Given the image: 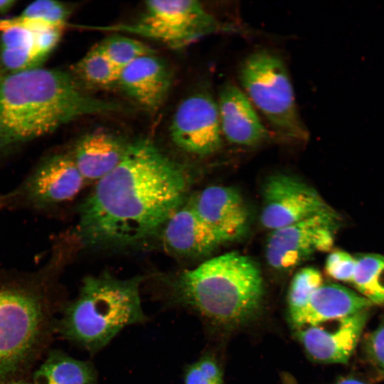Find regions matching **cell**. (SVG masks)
<instances>
[{
	"label": "cell",
	"mask_w": 384,
	"mask_h": 384,
	"mask_svg": "<svg viewBox=\"0 0 384 384\" xmlns=\"http://www.w3.org/2000/svg\"><path fill=\"white\" fill-rule=\"evenodd\" d=\"M188 183L185 169L149 139L128 144L119 164L81 203L80 240L97 247L149 238L181 207Z\"/></svg>",
	"instance_id": "obj_1"
},
{
	"label": "cell",
	"mask_w": 384,
	"mask_h": 384,
	"mask_svg": "<svg viewBox=\"0 0 384 384\" xmlns=\"http://www.w3.org/2000/svg\"><path fill=\"white\" fill-rule=\"evenodd\" d=\"M122 110L87 94L62 70L38 67L0 75V154L79 117Z\"/></svg>",
	"instance_id": "obj_2"
},
{
	"label": "cell",
	"mask_w": 384,
	"mask_h": 384,
	"mask_svg": "<svg viewBox=\"0 0 384 384\" xmlns=\"http://www.w3.org/2000/svg\"><path fill=\"white\" fill-rule=\"evenodd\" d=\"M171 289L173 303L225 325L238 324L253 316L264 292L256 263L237 252L218 255L184 271Z\"/></svg>",
	"instance_id": "obj_3"
},
{
	"label": "cell",
	"mask_w": 384,
	"mask_h": 384,
	"mask_svg": "<svg viewBox=\"0 0 384 384\" xmlns=\"http://www.w3.org/2000/svg\"><path fill=\"white\" fill-rule=\"evenodd\" d=\"M142 279L109 274L84 279L79 295L63 309L55 334L95 353L124 328L146 320L140 299Z\"/></svg>",
	"instance_id": "obj_4"
},
{
	"label": "cell",
	"mask_w": 384,
	"mask_h": 384,
	"mask_svg": "<svg viewBox=\"0 0 384 384\" xmlns=\"http://www.w3.org/2000/svg\"><path fill=\"white\" fill-rule=\"evenodd\" d=\"M56 307L41 285L0 284V383L25 380L55 334Z\"/></svg>",
	"instance_id": "obj_5"
},
{
	"label": "cell",
	"mask_w": 384,
	"mask_h": 384,
	"mask_svg": "<svg viewBox=\"0 0 384 384\" xmlns=\"http://www.w3.org/2000/svg\"><path fill=\"white\" fill-rule=\"evenodd\" d=\"M239 80L252 105L277 135L297 141L308 138L287 68L277 53L268 49L251 53L240 65Z\"/></svg>",
	"instance_id": "obj_6"
},
{
	"label": "cell",
	"mask_w": 384,
	"mask_h": 384,
	"mask_svg": "<svg viewBox=\"0 0 384 384\" xmlns=\"http://www.w3.org/2000/svg\"><path fill=\"white\" fill-rule=\"evenodd\" d=\"M101 29L134 33L179 49L233 28L219 21L198 1L151 0L145 2L144 12L135 22Z\"/></svg>",
	"instance_id": "obj_7"
},
{
	"label": "cell",
	"mask_w": 384,
	"mask_h": 384,
	"mask_svg": "<svg viewBox=\"0 0 384 384\" xmlns=\"http://www.w3.org/2000/svg\"><path fill=\"white\" fill-rule=\"evenodd\" d=\"M340 222L339 215L331 208L272 230L265 245L267 264L274 270L287 271L316 252L330 250Z\"/></svg>",
	"instance_id": "obj_8"
},
{
	"label": "cell",
	"mask_w": 384,
	"mask_h": 384,
	"mask_svg": "<svg viewBox=\"0 0 384 384\" xmlns=\"http://www.w3.org/2000/svg\"><path fill=\"white\" fill-rule=\"evenodd\" d=\"M262 198L260 223L271 231L331 209L315 188L287 174L268 178Z\"/></svg>",
	"instance_id": "obj_9"
},
{
	"label": "cell",
	"mask_w": 384,
	"mask_h": 384,
	"mask_svg": "<svg viewBox=\"0 0 384 384\" xmlns=\"http://www.w3.org/2000/svg\"><path fill=\"white\" fill-rule=\"evenodd\" d=\"M170 137L182 150L207 156L222 146L217 100L206 92H195L178 106L171 122Z\"/></svg>",
	"instance_id": "obj_10"
},
{
	"label": "cell",
	"mask_w": 384,
	"mask_h": 384,
	"mask_svg": "<svg viewBox=\"0 0 384 384\" xmlns=\"http://www.w3.org/2000/svg\"><path fill=\"white\" fill-rule=\"evenodd\" d=\"M84 182L72 155L56 154L41 161L13 195H19L36 208H46L73 198Z\"/></svg>",
	"instance_id": "obj_11"
},
{
	"label": "cell",
	"mask_w": 384,
	"mask_h": 384,
	"mask_svg": "<svg viewBox=\"0 0 384 384\" xmlns=\"http://www.w3.org/2000/svg\"><path fill=\"white\" fill-rule=\"evenodd\" d=\"M368 309L297 329L296 336L313 360L326 363H346L368 319Z\"/></svg>",
	"instance_id": "obj_12"
},
{
	"label": "cell",
	"mask_w": 384,
	"mask_h": 384,
	"mask_svg": "<svg viewBox=\"0 0 384 384\" xmlns=\"http://www.w3.org/2000/svg\"><path fill=\"white\" fill-rule=\"evenodd\" d=\"M216 100L222 135L228 142L253 146L270 139V130L241 87L225 83Z\"/></svg>",
	"instance_id": "obj_13"
},
{
	"label": "cell",
	"mask_w": 384,
	"mask_h": 384,
	"mask_svg": "<svg viewBox=\"0 0 384 384\" xmlns=\"http://www.w3.org/2000/svg\"><path fill=\"white\" fill-rule=\"evenodd\" d=\"M200 216L223 240L241 238L247 231L249 213L240 193L234 188L212 186L190 202Z\"/></svg>",
	"instance_id": "obj_14"
},
{
	"label": "cell",
	"mask_w": 384,
	"mask_h": 384,
	"mask_svg": "<svg viewBox=\"0 0 384 384\" xmlns=\"http://www.w3.org/2000/svg\"><path fill=\"white\" fill-rule=\"evenodd\" d=\"M373 304L361 294L337 284H322L306 304L289 316L296 329L318 325L366 310Z\"/></svg>",
	"instance_id": "obj_15"
},
{
	"label": "cell",
	"mask_w": 384,
	"mask_h": 384,
	"mask_svg": "<svg viewBox=\"0 0 384 384\" xmlns=\"http://www.w3.org/2000/svg\"><path fill=\"white\" fill-rule=\"evenodd\" d=\"M171 82L169 68L154 54L140 57L122 68L118 80L127 95L149 110L160 107L169 92Z\"/></svg>",
	"instance_id": "obj_16"
},
{
	"label": "cell",
	"mask_w": 384,
	"mask_h": 384,
	"mask_svg": "<svg viewBox=\"0 0 384 384\" xmlns=\"http://www.w3.org/2000/svg\"><path fill=\"white\" fill-rule=\"evenodd\" d=\"M163 240L167 249L182 256L210 253L225 242L205 223L191 203L180 207L164 224Z\"/></svg>",
	"instance_id": "obj_17"
},
{
	"label": "cell",
	"mask_w": 384,
	"mask_h": 384,
	"mask_svg": "<svg viewBox=\"0 0 384 384\" xmlns=\"http://www.w3.org/2000/svg\"><path fill=\"white\" fill-rule=\"evenodd\" d=\"M127 145L112 133L95 131L78 140L72 156L85 181H99L119 164Z\"/></svg>",
	"instance_id": "obj_18"
},
{
	"label": "cell",
	"mask_w": 384,
	"mask_h": 384,
	"mask_svg": "<svg viewBox=\"0 0 384 384\" xmlns=\"http://www.w3.org/2000/svg\"><path fill=\"white\" fill-rule=\"evenodd\" d=\"M97 371L88 361L75 359L62 351H48L33 373V384H96Z\"/></svg>",
	"instance_id": "obj_19"
},
{
	"label": "cell",
	"mask_w": 384,
	"mask_h": 384,
	"mask_svg": "<svg viewBox=\"0 0 384 384\" xmlns=\"http://www.w3.org/2000/svg\"><path fill=\"white\" fill-rule=\"evenodd\" d=\"M355 259L351 283L371 303H384V255L363 254Z\"/></svg>",
	"instance_id": "obj_20"
},
{
	"label": "cell",
	"mask_w": 384,
	"mask_h": 384,
	"mask_svg": "<svg viewBox=\"0 0 384 384\" xmlns=\"http://www.w3.org/2000/svg\"><path fill=\"white\" fill-rule=\"evenodd\" d=\"M120 70L95 46L73 68L77 80L96 87H108L118 82Z\"/></svg>",
	"instance_id": "obj_21"
},
{
	"label": "cell",
	"mask_w": 384,
	"mask_h": 384,
	"mask_svg": "<svg viewBox=\"0 0 384 384\" xmlns=\"http://www.w3.org/2000/svg\"><path fill=\"white\" fill-rule=\"evenodd\" d=\"M97 46L120 71L139 58L154 53L143 42L120 35L107 37Z\"/></svg>",
	"instance_id": "obj_22"
},
{
	"label": "cell",
	"mask_w": 384,
	"mask_h": 384,
	"mask_svg": "<svg viewBox=\"0 0 384 384\" xmlns=\"http://www.w3.org/2000/svg\"><path fill=\"white\" fill-rule=\"evenodd\" d=\"M322 284V275L317 269L306 267L299 270L293 277L288 292L289 315L302 309Z\"/></svg>",
	"instance_id": "obj_23"
},
{
	"label": "cell",
	"mask_w": 384,
	"mask_h": 384,
	"mask_svg": "<svg viewBox=\"0 0 384 384\" xmlns=\"http://www.w3.org/2000/svg\"><path fill=\"white\" fill-rule=\"evenodd\" d=\"M48 55L35 42L26 47L0 50V75L41 67Z\"/></svg>",
	"instance_id": "obj_24"
},
{
	"label": "cell",
	"mask_w": 384,
	"mask_h": 384,
	"mask_svg": "<svg viewBox=\"0 0 384 384\" xmlns=\"http://www.w3.org/2000/svg\"><path fill=\"white\" fill-rule=\"evenodd\" d=\"M70 7L63 2L53 0H38L26 6L21 15L46 21L63 30L70 14Z\"/></svg>",
	"instance_id": "obj_25"
},
{
	"label": "cell",
	"mask_w": 384,
	"mask_h": 384,
	"mask_svg": "<svg viewBox=\"0 0 384 384\" xmlns=\"http://www.w3.org/2000/svg\"><path fill=\"white\" fill-rule=\"evenodd\" d=\"M223 375L215 360L204 356L188 365L183 373L184 384H222Z\"/></svg>",
	"instance_id": "obj_26"
},
{
	"label": "cell",
	"mask_w": 384,
	"mask_h": 384,
	"mask_svg": "<svg viewBox=\"0 0 384 384\" xmlns=\"http://www.w3.org/2000/svg\"><path fill=\"white\" fill-rule=\"evenodd\" d=\"M356 267V259L343 250L331 252L325 262L326 273L338 281L351 283Z\"/></svg>",
	"instance_id": "obj_27"
},
{
	"label": "cell",
	"mask_w": 384,
	"mask_h": 384,
	"mask_svg": "<svg viewBox=\"0 0 384 384\" xmlns=\"http://www.w3.org/2000/svg\"><path fill=\"white\" fill-rule=\"evenodd\" d=\"M364 349L370 362L384 373V321L366 336Z\"/></svg>",
	"instance_id": "obj_28"
},
{
	"label": "cell",
	"mask_w": 384,
	"mask_h": 384,
	"mask_svg": "<svg viewBox=\"0 0 384 384\" xmlns=\"http://www.w3.org/2000/svg\"><path fill=\"white\" fill-rule=\"evenodd\" d=\"M36 31L23 28H13L0 32V50L18 48L33 45L35 42Z\"/></svg>",
	"instance_id": "obj_29"
},
{
	"label": "cell",
	"mask_w": 384,
	"mask_h": 384,
	"mask_svg": "<svg viewBox=\"0 0 384 384\" xmlns=\"http://www.w3.org/2000/svg\"><path fill=\"white\" fill-rule=\"evenodd\" d=\"M13 28H23L34 31L58 28L46 21L26 17L21 14L15 17L0 18V32Z\"/></svg>",
	"instance_id": "obj_30"
},
{
	"label": "cell",
	"mask_w": 384,
	"mask_h": 384,
	"mask_svg": "<svg viewBox=\"0 0 384 384\" xmlns=\"http://www.w3.org/2000/svg\"><path fill=\"white\" fill-rule=\"evenodd\" d=\"M16 3V0H0V14H7Z\"/></svg>",
	"instance_id": "obj_31"
},
{
	"label": "cell",
	"mask_w": 384,
	"mask_h": 384,
	"mask_svg": "<svg viewBox=\"0 0 384 384\" xmlns=\"http://www.w3.org/2000/svg\"><path fill=\"white\" fill-rule=\"evenodd\" d=\"M334 384H366V383L353 378H346L341 379L340 380H338Z\"/></svg>",
	"instance_id": "obj_32"
},
{
	"label": "cell",
	"mask_w": 384,
	"mask_h": 384,
	"mask_svg": "<svg viewBox=\"0 0 384 384\" xmlns=\"http://www.w3.org/2000/svg\"><path fill=\"white\" fill-rule=\"evenodd\" d=\"M0 384H33L31 383L26 382V380L23 381H12V382H6V383H0Z\"/></svg>",
	"instance_id": "obj_33"
},
{
	"label": "cell",
	"mask_w": 384,
	"mask_h": 384,
	"mask_svg": "<svg viewBox=\"0 0 384 384\" xmlns=\"http://www.w3.org/2000/svg\"><path fill=\"white\" fill-rule=\"evenodd\" d=\"M6 197H0V208L4 205V203L5 201H6Z\"/></svg>",
	"instance_id": "obj_34"
}]
</instances>
